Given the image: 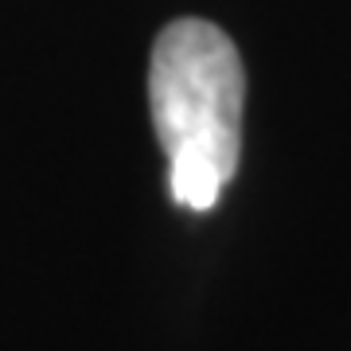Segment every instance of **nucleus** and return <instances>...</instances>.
<instances>
[{
    "instance_id": "obj_1",
    "label": "nucleus",
    "mask_w": 351,
    "mask_h": 351,
    "mask_svg": "<svg viewBox=\"0 0 351 351\" xmlns=\"http://www.w3.org/2000/svg\"><path fill=\"white\" fill-rule=\"evenodd\" d=\"M149 101L172 199L211 211L242 156L246 71L239 47L207 20H172L152 47Z\"/></svg>"
}]
</instances>
